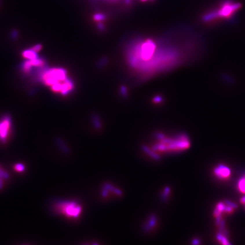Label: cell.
I'll return each mask as SVG.
<instances>
[{
	"instance_id": "cell-10",
	"label": "cell",
	"mask_w": 245,
	"mask_h": 245,
	"mask_svg": "<svg viewBox=\"0 0 245 245\" xmlns=\"http://www.w3.org/2000/svg\"><path fill=\"white\" fill-rule=\"evenodd\" d=\"M216 238L218 241H219L221 244L224 245H230V243L229 242L227 238L224 235V233H218L216 235Z\"/></svg>"
},
{
	"instance_id": "cell-16",
	"label": "cell",
	"mask_w": 245,
	"mask_h": 245,
	"mask_svg": "<svg viewBox=\"0 0 245 245\" xmlns=\"http://www.w3.org/2000/svg\"><path fill=\"white\" fill-rule=\"evenodd\" d=\"M193 244H199V241H198V240L195 239V240H194V241H193Z\"/></svg>"
},
{
	"instance_id": "cell-6",
	"label": "cell",
	"mask_w": 245,
	"mask_h": 245,
	"mask_svg": "<svg viewBox=\"0 0 245 245\" xmlns=\"http://www.w3.org/2000/svg\"><path fill=\"white\" fill-rule=\"evenodd\" d=\"M12 122L9 116H5L0 119V142L5 143L10 136Z\"/></svg>"
},
{
	"instance_id": "cell-12",
	"label": "cell",
	"mask_w": 245,
	"mask_h": 245,
	"mask_svg": "<svg viewBox=\"0 0 245 245\" xmlns=\"http://www.w3.org/2000/svg\"><path fill=\"white\" fill-rule=\"evenodd\" d=\"M8 178V175L0 168V187L3 183V180H5Z\"/></svg>"
},
{
	"instance_id": "cell-2",
	"label": "cell",
	"mask_w": 245,
	"mask_h": 245,
	"mask_svg": "<svg viewBox=\"0 0 245 245\" xmlns=\"http://www.w3.org/2000/svg\"><path fill=\"white\" fill-rule=\"evenodd\" d=\"M241 6V3L235 0H222L216 7L205 12L202 16V20L204 23H211L221 20L231 19Z\"/></svg>"
},
{
	"instance_id": "cell-8",
	"label": "cell",
	"mask_w": 245,
	"mask_h": 245,
	"mask_svg": "<svg viewBox=\"0 0 245 245\" xmlns=\"http://www.w3.org/2000/svg\"><path fill=\"white\" fill-rule=\"evenodd\" d=\"M214 174L221 180H227L231 176V169L224 165H219L214 169Z\"/></svg>"
},
{
	"instance_id": "cell-9",
	"label": "cell",
	"mask_w": 245,
	"mask_h": 245,
	"mask_svg": "<svg viewBox=\"0 0 245 245\" xmlns=\"http://www.w3.org/2000/svg\"><path fill=\"white\" fill-rule=\"evenodd\" d=\"M37 54L38 53L32 50V48H31L24 51L22 53V56L26 60H32L38 57Z\"/></svg>"
},
{
	"instance_id": "cell-14",
	"label": "cell",
	"mask_w": 245,
	"mask_h": 245,
	"mask_svg": "<svg viewBox=\"0 0 245 245\" xmlns=\"http://www.w3.org/2000/svg\"><path fill=\"white\" fill-rule=\"evenodd\" d=\"M32 48V50H34L35 52H36L38 53V52H39L41 51V44H37V45H34Z\"/></svg>"
},
{
	"instance_id": "cell-5",
	"label": "cell",
	"mask_w": 245,
	"mask_h": 245,
	"mask_svg": "<svg viewBox=\"0 0 245 245\" xmlns=\"http://www.w3.org/2000/svg\"><path fill=\"white\" fill-rule=\"evenodd\" d=\"M54 209L57 213L70 218H76L81 213L80 204L72 201H58L54 205Z\"/></svg>"
},
{
	"instance_id": "cell-15",
	"label": "cell",
	"mask_w": 245,
	"mask_h": 245,
	"mask_svg": "<svg viewBox=\"0 0 245 245\" xmlns=\"http://www.w3.org/2000/svg\"><path fill=\"white\" fill-rule=\"evenodd\" d=\"M240 202H241V203L242 204H245V196H244L243 198H242L241 199Z\"/></svg>"
},
{
	"instance_id": "cell-4",
	"label": "cell",
	"mask_w": 245,
	"mask_h": 245,
	"mask_svg": "<svg viewBox=\"0 0 245 245\" xmlns=\"http://www.w3.org/2000/svg\"><path fill=\"white\" fill-rule=\"evenodd\" d=\"M42 83L50 86L51 90L69 80L67 72L63 68H53L44 70L40 76Z\"/></svg>"
},
{
	"instance_id": "cell-7",
	"label": "cell",
	"mask_w": 245,
	"mask_h": 245,
	"mask_svg": "<svg viewBox=\"0 0 245 245\" xmlns=\"http://www.w3.org/2000/svg\"><path fill=\"white\" fill-rule=\"evenodd\" d=\"M45 64V61L39 57L32 60H27L22 65V70L24 73H30L34 68H41Z\"/></svg>"
},
{
	"instance_id": "cell-17",
	"label": "cell",
	"mask_w": 245,
	"mask_h": 245,
	"mask_svg": "<svg viewBox=\"0 0 245 245\" xmlns=\"http://www.w3.org/2000/svg\"><path fill=\"white\" fill-rule=\"evenodd\" d=\"M244 178H245V175H244Z\"/></svg>"
},
{
	"instance_id": "cell-1",
	"label": "cell",
	"mask_w": 245,
	"mask_h": 245,
	"mask_svg": "<svg viewBox=\"0 0 245 245\" xmlns=\"http://www.w3.org/2000/svg\"><path fill=\"white\" fill-rule=\"evenodd\" d=\"M161 45L149 39L136 42L128 53L129 63L141 73L150 74L196 61L205 47L200 35L191 28L180 31L166 46Z\"/></svg>"
},
{
	"instance_id": "cell-11",
	"label": "cell",
	"mask_w": 245,
	"mask_h": 245,
	"mask_svg": "<svg viewBox=\"0 0 245 245\" xmlns=\"http://www.w3.org/2000/svg\"><path fill=\"white\" fill-rule=\"evenodd\" d=\"M238 189L241 193L245 194V178H241L238 182Z\"/></svg>"
},
{
	"instance_id": "cell-3",
	"label": "cell",
	"mask_w": 245,
	"mask_h": 245,
	"mask_svg": "<svg viewBox=\"0 0 245 245\" xmlns=\"http://www.w3.org/2000/svg\"><path fill=\"white\" fill-rule=\"evenodd\" d=\"M190 145V140L185 135H181L175 138L162 136L159 137L153 149L162 153L178 152L188 149Z\"/></svg>"
},
{
	"instance_id": "cell-13",
	"label": "cell",
	"mask_w": 245,
	"mask_h": 245,
	"mask_svg": "<svg viewBox=\"0 0 245 245\" xmlns=\"http://www.w3.org/2000/svg\"><path fill=\"white\" fill-rule=\"evenodd\" d=\"M15 169L19 172H21L22 171H23L24 170V166L23 165L21 164H17L15 166Z\"/></svg>"
}]
</instances>
